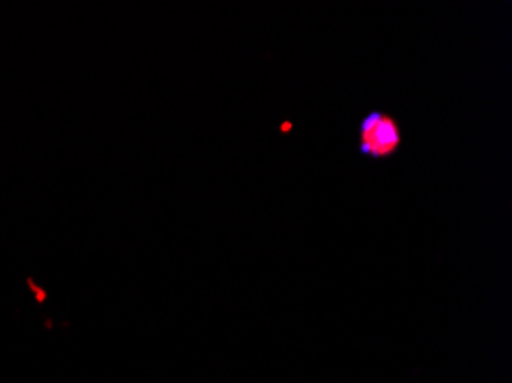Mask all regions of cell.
<instances>
[{"label":"cell","instance_id":"1","mask_svg":"<svg viewBox=\"0 0 512 383\" xmlns=\"http://www.w3.org/2000/svg\"><path fill=\"white\" fill-rule=\"evenodd\" d=\"M402 147V127L389 113H370L359 127V150L370 159H389Z\"/></svg>","mask_w":512,"mask_h":383}]
</instances>
